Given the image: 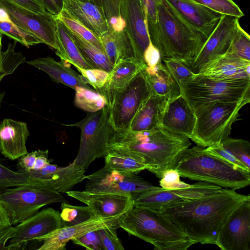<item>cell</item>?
<instances>
[{
	"label": "cell",
	"mask_w": 250,
	"mask_h": 250,
	"mask_svg": "<svg viewBox=\"0 0 250 250\" xmlns=\"http://www.w3.org/2000/svg\"><path fill=\"white\" fill-rule=\"evenodd\" d=\"M144 72L152 94L168 102L181 94L179 84L162 61L153 67L146 66Z\"/></svg>",
	"instance_id": "28"
},
{
	"label": "cell",
	"mask_w": 250,
	"mask_h": 250,
	"mask_svg": "<svg viewBox=\"0 0 250 250\" xmlns=\"http://www.w3.org/2000/svg\"><path fill=\"white\" fill-rule=\"evenodd\" d=\"M75 244L89 250H104L98 230L88 232L72 240Z\"/></svg>",
	"instance_id": "48"
},
{
	"label": "cell",
	"mask_w": 250,
	"mask_h": 250,
	"mask_svg": "<svg viewBox=\"0 0 250 250\" xmlns=\"http://www.w3.org/2000/svg\"><path fill=\"white\" fill-rule=\"evenodd\" d=\"M60 212L53 208L42 209L15 227L14 235L4 250H18L62 228Z\"/></svg>",
	"instance_id": "15"
},
{
	"label": "cell",
	"mask_w": 250,
	"mask_h": 250,
	"mask_svg": "<svg viewBox=\"0 0 250 250\" xmlns=\"http://www.w3.org/2000/svg\"><path fill=\"white\" fill-rule=\"evenodd\" d=\"M37 155V150L27 153L19 158L18 164L19 172H24L33 169Z\"/></svg>",
	"instance_id": "52"
},
{
	"label": "cell",
	"mask_w": 250,
	"mask_h": 250,
	"mask_svg": "<svg viewBox=\"0 0 250 250\" xmlns=\"http://www.w3.org/2000/svg\"><path fill=\"white\" fill-rule=\"evenodd\" d=\"M29 180L26 173L14 171L0 163V189L19 186Z\"/></svg>",
	"instance_id": "44"
},
{
	"label": "cell",
	"mask_w": 250,
	"mask_h": 250,
	"mask_svg": "<svg viewBox=\"0 0 250 250\" xmlns=\"http://www.w3.org/2000/svg\"><path fill=\"white\" fill-rule=\"evenodd\" d=\"M0 31L9 38L22 45L30 46L42 43V41L32 33L17 25L5 9L0 7Z\"/></svg>",
	"instance_id": "32"
},
{
	"label": "cell",
	"mask_w": 250,
	"mask_h": 250,
	"mask_svg": "<svg viewBox=\"0 0 250 250\" xmlns=\"http://www.w3.org/2000/svg\"><path fill=\"white\" fill-rule=\"evenodd\" d=\"M70 32L83 57L92 68L102 69L108 73L111 71L114 66L103 50Z\"/></svg>",
	"instance_id": "33"
},
{
	"label": "cell",
	"mask_w": 250,
	"mask_h": 250,
	"mask_svg": "<svg viewBox=\"0 0 250 250\" xmlns=\"http://www.w3.org/2000/svg\"><path fill=\"white\" fill-rule=\"evenodd\" d=\"M82 76L84 82L97 90L103 87L106 82L109 73L99 69H83L75 67Z\"/></svg>",
	"instance_id": "46"
},
{
	"label": "cell",
	"mask_w": 250,
	"mask_h": 250,
	"mask_svg": "<svg viewBox=\"0 0 250 250\" xmlns=\"http://www.w3.org/2000/svg\"><path fill=\"white\" fill-rule=\"evenodd\" d=\"M2 36H3L2 33L0 31V62L1 61L2 53V52L1 51V49H2L1 41H2Z\"/></svg>",
	"instance_id": "58"
},
{
	"label": "cell",
	"mask_w": 250,
	"mask_h": 250,
	"mask_svg": "<svg viewBox=\"0 0 250 250\" xmlns=\"http://www.w3.org/2000/svg\"><path fill=\"white\" fill-rule=\"evenodd\" d=\"M144 61L148 67H153L162 61L159 50L151 42L144 52Z\"/></svg>",
	"instance_id": "51"
},
{
	"label": "cell",
	"mask_w": 250,
	"mask_h": 250,
	"mask_svg": "<svg viewBox=\"0 0 250 250\" xmlns=\"http://www.w3.org/2000/svg\"><path fill=\"white\" fill-rule=\"evenodd\" d=\"M122 14L135 59L144 65V54L151 41L140 0H123Z\"/></svg>",
	"instance_id": "20"
},
{
	"label": "cell",
	"mask_w": 250,
	"mask_h": 250,
	"mask_svg": "<svg viewBox=\"0 0 250 250\" xmlns=\"http://www.w3.org/2000/svg\"><path fill=\"white\" fill-rule=\"evenodd\" d=\"M88 206L95 215L114 217L125 213L134 206L131 195L112 192H91L85 190L66 192Z\"/></svg>",
	"instance_id": "19"
},
{
	"label": "cell",
	"mask_w": 250,
	"mask_h": 250,
	"mask_svg": "<svg viewBox=\"0 0 250 250\" xmlns=\"http://www.w3.org/2000/svg\"><path fill=\"white\" fill-rule=\"evenodd\" d=\"M11 226L9 219L0 202V231Z\"/></svg>",
	"instance_id": "57"
},
{
	"label": "cell",
	"mask_w": 250,
	"mask_h": 250,
	"mask_svg": "<svg viewBox=\"0 0 250 250\" xmlns=\"http://www.w3.org/2000/svg\"><path fill=\"white\" fill-rule=\"evenodd\" d=\"M162 61L179 84L189 80L195 74L187 66L179 61L170 59Z\"/></svg>",
	"instance_id": "45"
},
{
	"label": "cell",
	"mask_w": 250,
	"mask_h": 250,
	"mask_svg": "<svg viewBox=\"0 0 250 250\" xmlns=\"http://www.w3.org/2000/svg\"><path fill=\"white\" fill-rule=\"evenodd\" d=\"M179 85L181 94L194 112L215 102L250 99V79L221 80L195 74Z\"/></svg>",
	"instance_id": "7"
},
{
	"label": "cell",
	"mask_w": 250,
	"mask_h": 250,
	"mask_svg": "<svg viewBox=\"0 0 250 250\" xmlns=\"http://www.w3.org/2000/svg\"><path fill=\"white\" fill-rule=\"evenodd\" d=\"M85 171L72 162L63 167L49 163L40 170L30 169L25 173L32 180L49 190L66 193L85 179Z\"/></svg>",
	"instance_id": "18"
},
{
	"label": "cell",
	"mask_w": 250,
	"mask_h": 250,
	"mask_svg": "<svg viewBox=\"0 0 250 250\" xmlns=\"http://www.w3.org/2000/svg\"><path fill=\"white\" fill-rule=\"evenodd\" d=\"M60 213L62 227L72 226L84 222L95 215L88 206H74L61 203Z\"/></svg>",
	"instance_id": "38"
},
{
	"label": "cell",
	"mask_w": 250,
	"mask_h": 250,
	"mask_svg": "<svg viewBox=\"0 0 250 250\" xmlns=\"http://www.w3.org/2000/svg\"><path fill=\"white\" fill-rule=\"evenodd\" d=\"M62 125L76 126L81 131L79 149L72 162L85 170L96 159L106 156L109 140L114 130L106 105L99 111L90 113L78 122Z\"/></svg>",
	"instance_id": "9"
},
{
	"label": "cell",
	"mask_w": 250,
	"mask_h": 250,
	"mask_svg": "<svg viewBox=\"0 0 250 250\" xmlns=\"http://www.w3.org/2000/svg\"><path fill=\"white\" fill-rule=\"evenodd\" d=\"M146 66L136 60H122L114 65L103 87L96 91L104 97L106 105L115 93L124 88Z\"/></svg>",
	"instance_id": "26"
},
{
	"label": "cell",
	"mask_w": 250,
	"mask_h": 250,
	"mask_svg": "<svg viewBox=\"0 0 250 250\" xmlns=\"http://www.w3.org/2000/svg\"><path fill=\"white\" fill-rule=\"evenodd\" d=\"M151 94L144 68L124 88L115 93L106 104L114 130L129 129L137 112Z\"/></svg>",
	"instance_id": "10"
},
{
	"label": "cell",
	"mask_w": 250,
	"mask_h": 250,
	"mask_svg": "<svg viewBox=\"0 0 250 250\" xmlns=\"http://www.w3.org/2000/svg\"><path fill=\"white\" fill-rule=\"evenodd\" d=\"M198 74L221 80L250 79V61L227 52L208 63Z\"/></svg>",
	"instance_id": "23"
},
{
	"label": "cell",
	"mask_w": 250,
	"mask_h": 250,
	"mask_svg": "<svg viewBox=\"0 0 250 250\" xmlns=\"http://www.w3.org/2000/svg\"><path fill=\"white\" fill-rule=\"evenodd\" d=\"M47 12L54 16L58 15L63 8L64 0H42Z\"/></svg>",
	"instance_id": "54"
},
{
	"label": "cell",
	"mask_w": 250,
	"mask_h": 250,
	"mask_svg": "<svg viewBox=\"0 0 250 250\" xmlns=\"http://www.w3.org/2000/svg\"><path fill=\"white\" fill-rule=\"evenodd\" d=\"M119 226L156 250H186L195 244L169 219L147 208L133 206L124 215Z\"/></svg>",
	"instance_id": "5"
},
{
	"label": "cell",
	"mask_w": 250,
	"mask_h": 250,
	"mask_svg": "<svg viewBox=\"0 0 250 250\" xmlns=\"http://www.w3.org/2000/svg\"><path fill=\"white\" fill-rule=\"evenodd\" d=\"M116 229L112 228L98 230L104 250H124V247L117 236Z\"/></svg>",
	"instance_id": "47"
},
{
	"label": "cell",
	"mask_w": 250,
	"mask_h": 250,
	"mask_svg": "<svg viewBox=\"0 0 250 250\" xmlns=\"http://www.w3.org/2000/svg\"><path fill=\"white\" fill-rule=\"evenodd\" d=\"M125 214L114 217H103L95 215L78 224L62 227L47 235L40 238L38 241L43 242L39 250H64L69 241L88 232L102 229H118Z\"/></svg>",
	"instance_id": "17"
},
{
	"label": "cell",
	"mask_w": 250,
	"mask_h": 250,
	"mask_svg": "<svg viewBox=\"0 0 250 250\" xmlns=\"http://www.w3.org/2000/svg\"><path fill=\"white\" fill-rule=\"evenodd\" d=\"M21 6L37 13L46 12L42 0H10Z\"/></svg>",
	"instance_id": "53"
},
{
	"label": "cell",
	"mask_w": 250,
	"mask_h": 250,
	"mask_svg": "<svg viewBox=\"0 0 250 250\" xmlns=\"http://www.w3.org/2000/svg\"><path fill=\"white\" fill-rule=\"evenodd\" d=\"M104 158V167L108 169L135 174L147 169L142 162L121 151L109 150Z\"/></svg>",
	"instance_id": "34"
},
{
	"label": "cell",
	"mask_w": 250,
	"mask_h": 250,
	"mask_svg": "<svg viewBox=\"0 0 250 250\" xmlns=\"http://www.w3.org/2000/svg\"><path fill=\"white\" fill-rule=\"evenodd\" d=\"M249 195L221 188L202 197L162 206L156 211L169 219L195 243L215 244L230 212Z\"/></svg>",
	"instance_id": "1"
},
{
	"label": "cell",
	"mask_w": 250,
	"mask_h": 250,
	"mask_svg": "<svg viewBox=\"0 0 250 250\" xmlns=\"http://www.w3.org/2000/svg\"><path fill=\"white\" fill-rule=\"evenodd\" d=\"M250 61V36L238 22L235 33L227 52Z\"/></svg>",
	"instance_id": "42"
},
{
	"label": "cell",
	"mask_w": 250,
	"mask_h": 250,
	"mask_svg": "<svg viewBox=\"0 0 250 250\" xmlns=\"http://www.w3.org/2000/svg\"><path fill=\"white\" fill-rule=\"evenodd\" d=\"M54 16L70 31L104 51L99 38L65 10L63 9L58 15Z\"/></svg>",
	"instance_id": "36"
},
{
	"label": "cell",
	"mask_w": 250,
	"mask_h": 250,
	"mask_svg": "<svg viewBox=\"0 0 250 250\" xmlns=\"http://www.w3.org/2000/svg\"><path fill=\"white\" fill-rule=\"evenodd\" d=\"M63 9L99 38L108 31L102 7L92 0H64Z\"/></svg>",
	"instance_id": "24"
},
{
	"label": "cell",
	"mask_w": 250,
	"mask_h": 250,
	"mask_svg": "<svg viewBox=\"0 0 250 250\" xmlns=\"http://www.w3.org/2000/svg\"><path fill=\"white\" fill-rule=\"evenodd\" d=\"M37 155L36 159V161L33 170H40L47 165L50 163L51 160H48V150H45L44 151L42 150H37Z\"/></svg>",
	"instance_id": "55"
},
{
	"label": "cell",
	"mask_w": 250,
	"mask_h": 250,
	"mask_svg": "<svg viewBox=\"0 0 250 250\" xmlns=\"http://www.w3.org/2000/svg\"><path fill=\"white\" fill-rule=\"evenodd\" d=\"M27 63L47 73L55 83H62L74 90L77 86L91 89L81 74L65 65L62 61L57 62L52 57H46L30 61Z\"/></svg>",
	"instance_id": "27"
},
{
	"label": "cell",
	"mask_w": 250,
	"mask_h": 250,
	"mask_svg": "<svg viewBox=\"0 0 250 250\" xmlns=\"http://www.w3.org/2000/svg\"><path fill=\"white\" fill-rule=\"evenodd\" d=\"M191 145L188 138L161 125L145 131L113 130L108 148L135 158L160 179L166 170L172 168L179 155Z\"/></svg>",
	"instance_id": "2"
},
{
	"label": "cell",
	"mask_w": 250,
	"mask_h": 250,
	"mask_svg": "<svg viewBox=\"0 0 250 250\" xmlns=\"http://www.w3.org/2000/svg\"><path fill=\"white\" fill-rule=\"evenodd\" d=\"M15 227L12 226L0 231V250H4L6 243L13 236Z\"/></svg>",
	"instance_id": "56"
},
{
	"label": "cell",
	"mask_w": 250,
	"mask_h": 250,
	"mask_svg": "<svg viewBox=\"0 0 250 250\" xmlns=\"http://www.w3.org/2000/svg\"><path fill=\"white\" fill-rule=\"evenodd\" d=\"M196 121L194 111L182 94L169 101L164 112L161 125L189 139Z\"/></svg>",
	"instance_id": "21"
},
{
	"label": "cell",
	"mask_w": 250,
	"mask_h": 250,
	"mask_svg": "<svg viewBox=\"0 0 250 250\" xmlns=\"http://www.w3.org/2000/svg\"><path fill=\"white\" fill-rule=\"evenodd\" d=\"M74 104L90 113L102 109L106 104L104 97L92 89L77 86L75 89Z\"/></svg>",
	"instance_id": "35"
},
{
	"label": "cell",
	"mask_w": 250,
	"mask_h": 250,
	"mask_svg": "<svg viewBox=\"0 0 250 250\" xmlns=\"http://www.w3.org/2000/svg\"><path fill=\"white\" fill-rule=\"evenodd\" d=\"M99 39L104 51L113 66L122 60H136L131 41L125 31H107Z\"/></svg>",
	"instance_id": "30"
},
{
	"label": "cell",
	"mask_w": 250,
	"mask_h": 250,
	"mask_svg": "<svg viewBox=\"0 0 250 250\" xmlns=\"http://www.w3.org/2000/svg\"><path fill=\"white\" fill-rule=\"evenodd\" d=\"M180 177L176 169H167L164 173L159 181L161 188L166 189H177L188 187L190 184L181 181Z\"/></svg>",
	"instance_id": "49"
},
{
	"label": "cell",
	"mask_w": 250,
	"mask_h": 250,
	"mask_svg": "<svg viewBox=\"0 0 250 250\" xmlns=\"http://www.w3.org/2000/svg\"><path fill=\"white\" fill-rule=\"evenodd\" d=\"M221 143L226 150L250 169V144L248 141L228 137Z\"/></svg>",
	"instance_id": "40"
},
{
	"label": "cell",
	"mask_w": 250,
	"mask_h": 250,
	"mask_svg": "<svg viewBox=\"0 0 250 250\" xmlns=\"http://www.w3.org/2000/svg\"><path fill=\"white\" fill-rule=\"evenodd\" d=\"M145 13L146 27L150 41L156 47L158 39V10L159 0H140Z\"/></svg>",
	"instance_id": "41"
},
{
	"label": "cell",
	"mask_w": 250,
	"mask_h": 250,
	"mask_svg": "<svg viewBox=\"0 0 250 250\" xmlns=\"http://www.w3.org/2000/svg\"><path fill=\"white\" fill-rule=\"evenodd\" d=\"M63 202L66 200L61 193L49 190L30 178L14 188L0 189V202L12 226L33 216L46 205Z\"/></svg>",
	"instance_id": "8"
},
{
	"label": "cell",
	"mask_w": 250,
	"mask_h": 250,
	"mask_svg": "<svg viewBox=\"0 0 250 250\" xmlns=\"http://www.w3.org/2000/svg\"><path fill=\"white\" fill-rule=\"evenodd\" d=\"M250 99L239 101H218L195 110V126L189 139L197 146L208 147L229 137L240 109Z\"/></svg>",
	"instance_id": "6"
},
{
	"label": "cell",
	"mask_w": 250,
	"mask_h": 250,
	"mask_svg": "<svg viewBox=\"0 0 250 250\" xmlns=\"http://www.w3.org/2000/svg\"><path fill=\"white\" fill-rule=\"evenodd\" d=\"M167 103L165 99L151 94L137 112L129 130L145 131L161 125Z\"/></svg>",
	"instance_id": "29"
},
{
	"label": "cell",
	"mask_w": 250,
	"mask_h": 250,
	"mask_svg": "<svg viewBox=\"0 0 250 250\" xmlns=\"http://www.w3.org/2000/svg\"><path fill=\"white\" fill-rule=\"evenodd\" d=\"M84 190L91 192H112L130 194L158 188L138 174L108 169L104 167L87 175Z\"/></svg>",
	"instance_id": "12"
},
{
	"label": "cell",
	"mask_w": 250,
	"mask_h": 250,
	"mask_svg": "<svg viewBox=\"0 0 250 250\" xmlns=\"http://www.w3.org/2000/svg\"><path fill=\"white\" fill-rule=\"evenodd\" d=\"M215 245L222 250H250V199L241 203L230 212Z\"/></svg>",
	"instance_id": "14"
},
{
	"label": "cell",
	"mask_w": 250,
	"mask_h": 250,
	"mask_svg": "<svg viewBox=\"0 0 250 250\" xmlns=\"http://www.w3.org/2000/svg\"><path fill=\"white\" fill-rule=\"evenodd\" d=\"M92 0L94 1L98 5L102 7L101 0Z\"/></svg>",
	"instance_id": "59"
},
{
	"label": "cell",
	"mask_w": 250,
	"mask_h": 250,
	"mask_svg": "<svg viewBox=\"0 0 250 250\" xmlns=\"http://www.w3.org/2000/svg\"><path fill=\"white\" fill-rule=\"evenodd\" d=\"M208 9L221 15L240 18L244 14L232 0H194Z\"/></svg>",
	"instance_id": "43"
},
{
	"label": "cell",
	"mask_w": 250,
	"mask_h": 250,
	"mask_svg": "<svg viewBox=\"0 0 250 250\" xmlns=\"http://www.w3.org/2000/svg\"><path fill=\"white\" fill-rule=\"evenodd\" d=\"M102 7L106 18L107 31L121 32L126 31L122 14L123 0H101Z\"/></svg>",
	"instance_id": "37"
},
{
	"label": "cell",
	"mask_w": 250,
	"mask_h": 250,
	"mask_svg": "<svg viewBox=\"0 0 250 250\" xmlns=\"http://www.w3.org/2000/svg\"><path fill=\"white\" fill-rule=\"evenodd\" d=\"M0 7L6 10L17 25L33 34L43 43L59 49L57 20L54 15L47 11L37 13L10 0H0Z\"/></svg>",
	"instance_id": "11"
},
{
	"label": "cell",
	"mask_w": 250,
	"mask_h": 250,
	"mask_svg": "<svg viewBox=\"0 0 250 250\" xmlns=\"http://www.w3.org/2000/svg\"><path fill=\"white\" fill-rule=\"evenodd\" d=\"M172 168L176 169L182 177L225 188L236 190L250 184V171L236 167L199 146L184 150Z\"/></svg>",
	"instance_id": "4"
},
{
	"label": "cell",
	"mask_w": 250,
	"mask_h": 250,
	"mask_svg": "<svg viewBox=\"0 0 250 250\" xmlns=\"http://www.w3.org/2000/svg\"><path fill=\"white\" fill-rule=\"evenodd\" d=\"M208 151L228 161L236 167L246 171H250L242 162L235 158L223 146L221 143L214 144L206 147Z\"/></svg>",
	"instance_id": "50"
},
{
	"label": "cell",
	"mask_w": 250,
	"mask_h": 250,
	"mask_svg": "<svg viewBox=\"0 0 250 250\" xmlns=\"http://www.w3.org/2000/svg\"><path fill=\"white\" fill-rule=\"evenodd\" d=\"M56 20L59 46V49L56 51V55L61 60L67 62L75 67L92 68L81 54L70 31L61 21L57 19Z\"/></svg>",
	"instance_id": "31"
},
{
	"label": "cell",
	"mask_w": 250,
	"mask_h": 250,
	"mask_svg": "<svg viewBox=\"0 0 250 250\" xmlns=\"http://www.w3.org/2000/svg\"><path fill=\"white\" fill-rule=\"evenodd\" d=\"M29 132L26 123L5 118L0 122V153L11 160L28 153Z\"/></svg>",
	"instance_id": "22"
},
{
	"label": "cell",
	"mask_w": 250,
	"mask_h": 250,
	"mask_svg": "<svg viewBox=\"0 0 250 250\" xmlns=\"http://www.w3.org/2000/svg\"><path fill=\"white\" fill-rule=\"evenodd\" d=\"M221 187L200 182L188 187L177 189L156 188L142 190L131 194L134 206L157 211L162 206L180 200L192 199L217 191Z\"/></svg>",
	"instance_id": "13"
},
{
	"label": "cell",
	"mask_w": 250,
	"mask_h": 250,
	"mask_svg": "<svg viewBox=\"0 0 250 250\" xmlns=\"http://www.w3.org/2000/svg\"><path fill=\"white\" fill-rule=\"evenodd\" d=\"M239 18L222 15L212 33L188 68L198 74L208 63L226 54L234 38Z\"/></svg>",
	"instance_id": "16"
},
{
	"label": "cell",
	"mask_w": 250,
	"mask_h": 250,
	"mask_svg": "<svg viewBox=\"0 0 250 250\" xmlns=\"http://www.w3.org/2000/svg\"><path fill=\"white\" fill-rule=\"evenodd\" d=\"M157 10L158 39L156 47L162 61L175 60L188 67L208 37L167 0H159Z\"/></svg>",
	"instance_id": "3"
},
{
	"label": "cell",
	"mask_w": 250,
	"mask_h": 250,
	"mask_svg": "<svg viewBox=\"0 0 250 250\" xmlns=\"http://www.w3.org/2000/svg\"><path fill=\"white\" fill-rule=\"evenodd\" d=\"M166 0L198 27L208 38L214 30L222 16L194 0Z\"/></svg>",
	"instance_id": "25"
},
{
	"label": "cell",
	"mask_w": 250,
	"mask_h": 250,
	"mask_svg": "<svg viewBox=\"0 0 250 250\" xmlns=\"http://www.w3.org/2000/svg\"><path fill=\"white\" fill-rule=\"evenodd\" d=\"M17 42H10L7 49L2 53L0 62V82L6 75L12 74L21 64L26 62L25 57L21 52L15 51ZM5 92L0 91V107L1 103L4 97Z\"/></svg>",
	"instance_id": "39"
}]
</instances>
